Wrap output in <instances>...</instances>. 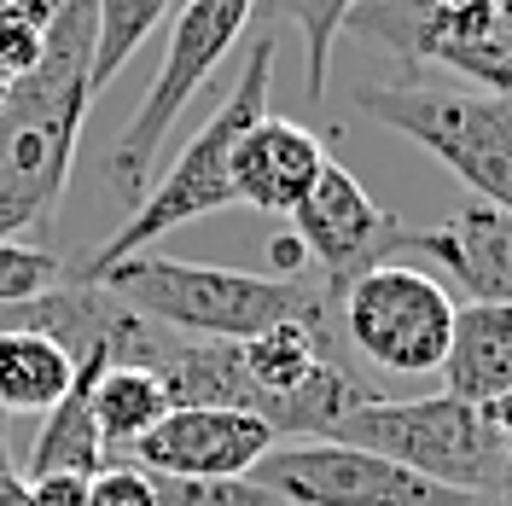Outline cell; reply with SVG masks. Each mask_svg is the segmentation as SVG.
<instances>
[{
    "label": "cell",
    "instance_id": "6da1fadb",
    "mask_svg": "<svg viewBox=\"0 0 512 506\" xmlns=\"http://www.w3.org/2000/svg\"><path fill=\"white\" fill-rule=\"evenodd\" d=\"M94 0H64L47 53L0 94V239L59 216L76 140L94 105Z\"/></svg>",
    "mask_w": 512,
    "mask_h": 506
},
{
    "label": "cell",
    "instance_id": "7a4b0ae2",
    "mask_svg": "<svg viewBox=\"0 0 512 506\" xmlns=\"http://www.w3.org/2000/svg\"><path fill=\"white\" fill-rule=\"evenodd\" d=\"M94 285H105L134 315L158 320L181 338H227V344H245V338L268 332V326H286V320L338 315L326 285L245 274V268H210V262H187V256H163V251L123 256L105 274H94Z\"/></svg>",
    "mask_w": 512,
    "mask_h": 506
},
{
    "label": "cell",
    "instance_id": "3957f363",
    "mask_svg": "<svg viewBox=\"0 0 512 506\" xmlns=\"http://www.w3.org/2000/svg\"><path fill=\"white\" fill-rule=\"evenodd\" d=\"M268 82H274V35L262 30L251 41V53H245V70H239L233 94H227L222 105L210 111V123L181 146V158L158 175V187L140 192L134 216L76 268L82 280L105 274L111 262H123V256H134V251H152L163 233H175V227L239 204V192H233V146H239V134L268 111Z\"/></svg>",
    "mask_w": 512,
    "mask_h": 506
},
{
    "label": "cell",
    "instance_id": "277c9868",
    "mask_svg": "<svg viewBox=\"0 0 512 506\" xmlns=\"http://www.w3.org/2000/svg\"><path fill=\"white\" fill-rule=\"evenodd\" d=\"M355 111L425 146L478 198L512 210V94L425 88L419 76H402V82L355 88Z\"/></svg>",
    "mask_w": 512,
    "mask_h": 506
},
{
    "label": "cell",
    "instance_id": "5b68a950",
    "mask_svg": "<svg viewBox=\"0 0 512 506\" xmlns=\"http://www.w3.org/2000/svg\"><path fill=\"white\" fill-rule=\"evenodd\" d=\"M338 443L373 448L384 460L408 466V472L466 489V495H495L507 489V448L495 443L483 408L460 402V396H408V402H361L355 413H344L332 425Z\"/></svg>",
    "mask_w": 512,
    "mask_h": 506
},
{
    "label": "cell",
    "instance_id": "8992f818",
    "mask_svg": "<svg viewBox=\"0 0 512 506\" xmlns=\"http://www.w3.org/2000/svg\"><path fill=\"white\" fill-rule=\"evenodd\" d=\"M251 18H256V0H181V12L169 24V41H163L158 76H152V88L140 99V111L123 123L117 146L105 152V181L123 192V198L140 204V192L152 181V163H158L175 117L216 76V64L233 53V41L245 35Z\"/></svg>",
    "mask_w": 512,
    "mask_h": 506
},
{
    "label": "cell",
    "instance_id": "52a82bcc",
    "mask_svg": "<svg viewBox=\"0 0 512 506\" xmlns=\"http://www.w3.org/2000/svg\"><path fill=\"white\" fill-rule=\"evenodd\" d=\"M454 309L460 303H448V291L431 274L379 262L338 297V332L379 373H443Z\"/></svg>",
    "mask_w": 512,
    "mask_h": 506
},
{
    "label": "cell",
    "instance_id": "ba28073f",
    "mask_svg": "<svg viewBox=\"0 0 512 506\" xmlns=\"http://www.w3.org/2000/svg\"><path fill=\"white\" fill-rule=\"evenodd\" d=\"M262 489L286 495L291 506H472L483 495L448 489L431 477L408 472L396 460H384L373 448L338 443V437H297V443H274L251 466Z\"/></svg>",
    "mask_w": 512,
    "mask_h": 506
},
{
    "label": "cell",
    "instance_id": "9c48e42d",
    "mask_svg": "<svg viewBox=\"0 0 512 506\" xmlns=\"http://www.w3.org/2000/svg\"><path fill=\"white\" fill-rule=\"evenodd\" d=\"M291 233L303 239V251L320 262L326 274V297L338 303L361 274H373L379 262H396V251L408 245V222L396 210H384L373 192L355 181L344 163L326 158L320 181L309 187V198L286 216Z\"/></svg>",
    "mask_w": 512,
    "mask_h": 506
},
{
    "label": "cell",
    "instance_id": "30bf717a",
    "mask_svg": "<svg viewBox=\"0 0 512 506\" xmlns=\"http://www.w3.org/2000/svg\"><path fill=\"white\" fill-rule=\"evenodd\" d=\"M280 443L262 413L245 408H169L140 437L128 443V466L152 477H245Z\"/></svg>",
    "mask_w": 512,
    "mask_h": 506
},
{
    "label": "cell",
    "instance_id": "8fae6325",
    "mask_svg": "<svg viewBox=\"0 0 512 506\" xmlns=\"http://www.w3.org/2000/svg\"><path fill=\"white\" fill-rule=\"evenodd\" d=\"M425 64L483 94H512V0H431L414 35V76Z\"/></svg>",
    "mask_w": 512,
    "mask_h": 506
},
{
    "label": "cell",
    "instance_id": "7c38bea8",
    "mask_svg": "<svg viewBox=\"0 0 512 506\" xmlns=\"http://www.w3.org/2000/svg\"><path fill=\"white\" fill-rule=\"evenodd\" d=\"M443 262L466 303H512V210L489 198H466L443 227H408V245Z\"/></svg>",
    "mask_w": 512,
    "mask_h": 506
},
{
    "label": "cell",
    "instance_id": "4fadbf2b",
    "mask_svg": "<svg viewBox=\"0 0 512 506\" xmlns=\"http://www.w3.org/2000/svg\"><path fill=\"white\" fill-rule=\"evenodd\" d=\"M320 169H326L320 134L286 123V117H268V111L233 146V192H239V204H251L262 216H291L320 181Z\"/></svg>",
    "mask_w": 512,
    "mask_h": 506
},
{
    "label": "cell",
    "instance_id": "5bb4252c",
    "mask_svg": "<svg viewBox=\"0 0 512 506\" xmlns=\"http://www.w3.org/2000/svg\"><path fill=\"white\" fill-rule=\"evenodd\" d=\"M448 396L489 408L512 396V303H460L443 355Z\"/></svg>",
    "mask_w": 512,
    "mask_h": 506
},
{
    "label": "cell",
    "instance_id": "9a60e30c",
    "mask_svg": "<svg viewBox=\"0 0 512 506\" xmlns=\"http://www.w3.org/2000/svg\"><path fill=\"white\" fill-rule=\"evenodd\" d=\"M111 367L105 349H88L76 361V379L59 396V408H47L41 419V437L30 448V472L24 477H53V472H76V477H94L105 466V437H99V419H94V379Z\"/></svg>",
    "mask_w": 512,
    "mask_h": 506
},
{
    "label": "cell",
    "instance_id": "2e32d148",
    "mask_svg": "<svg viewBox=\"0 0 512 506\" xmlns=\"http://www.w3.org/2000/svg\"><path fill=\"white\" fill-rule=\"evenodd\" d=\"M76 379V355L47 332H0V413H47Z\"/></svg>",
    "mask_w": 512,
    "mask_h": 506
},
{
    "label": "cell",
    "instance_id": "e0dca14e",
    "mask_svg": "<svg viewBox=\"0 0 512 506\" xmlns=\"http://www.w3.org/2000/svg\"><path fill=\"white\" fill-rule=\"evenodd\" d=\"M163 413H169V390L152 367H105L94 379V419L99 437H105V454L140 443Z\"/></svg>",
    "mask_w": 512,
    "mask_h": 506
},
{
    "label": "cell",
    "instance_id": "ac0fdd59",
    "mask_svg": "<svg viewBox=\"0 0 512 506\" xmlns=\"http://www.w3.org/2000/svg\"><path fill=\"white\" fill-rule=\"evenodd\" d=\"M169 6L181 0H94V70H88L94 99L117 82V70L140 53V41L169 18Z\"/></svg>",
    "mask_w": 512,
    "mask_h": 506
},
{
    "label": "cell",
    "instance_id": "d6986e66",
    "mask_svg": "<svg viewBox=\"0 0 512 506\" xmlns=\"http://www.w3.org/2000/svg\"><path fill=\"white\" fill-rule=\"evenodd\" d=\"M355 0H256V12L268 18H286L303 30V53H309V99L326 94V70H332V47L344 35Z\"/></svg>",
    "mask_w": 512,
    "mask_h": 506
},
{
    "label": "cell",
    "instance_id": "ffe728a7",
    "mask_svg": "<svg viewBox=\"0 0 512 506\" xmlns=\"http://www.w3.org/2000/svg\"><path fill=\"white\" fill-rule=\"evenodd\" d=\"M64 0H6L0 6V82H18L41 53L47 35L59 24Z\"/></svg>",
    "mask_w": 512,
    "mask_h": 506
},
{
    "label": "cell",
    "instance_id": "44dd1931",
    "mask_svg": "<svg viewBox=\"0 0 512 506\" xmlns=\"http://www.w3.org/2000/svg\"><path fill=\"white\" fill-rule=\"evenodd\" d=\"M152 495H158V506H291L286 495L262 489L251 472L245 477H152Z\"/></svg>",
    "mask_w": 512,
    "mask_h": 506
},
{
    "label": "cell",
    "instance_id": "7402d4cb",
    "mask_svg": "<svg viewBox=\"0 0 512 506\" xmlns=\"http://www.w3.org/2000/svg\"><path fill=\"white\" fill-rule=\"evenodd\" d=\"M53 285H64V262L47 245L0 239V303H30Z\"/></svg>",
    "mask_w": 512,
    "mask_h": 506
},
{
    "label": "cell",
    "instance_id": "603a6c76",
    "mask_svg": "<svg viewBox=\"0 0 512 506\" xmlns=\"http://www.w3.org/2000/svg\"><path fill=\"white\" fill-rule=\"evenodd\" d=\"M88 506H158V495H152V477L123 460L88 477Z\"/></svg>",
    "mask_w": 512,
    "mask_h": 506
},
{
    "label": "cell",
    "instance_id": "cb8c5ba5",
    "mask_svg": "<svg viewBox=\"0 0 512 506\" xmlns=\"http://www.w3.org/2000/svg\"><path fill=\"white\" fill-rule=\"evenodd\" d=\"M30 506H88V477L76 472L30 477Z\"/></svg>",
    "mask_w": 512,
    "mask_h": 506
},
{
    "label": "cell",
    "instance_id": "d4e9b609",
    "mask_svg": "<svg viewBox=\"0 0 512 506\" xmlns=\"http://www.w3.org/2000/svg\"><path fill=\"white\" fill-rule=\"evenodd\" d=\"M309 262V251H303V239L297 233H286V239H274V274L280 280H297V268Z\"/></svg>",
    "mask_w": 512,
    "mask_h": 506
},
{
    "label": "cell",
    "instance_id": "484cf974",
    "mask_svg": "<svg viewBox=\"0 0 512 506\" xmlns=\"http://www.w3.org/2000/svg\"><path fill=\"white\" fill-rule=\"evenodd\" d=\"M483 419H489V431H495V443L512 454V396H501V402H489L483 408Z\"/></svg>",
    "mask_w": 512,
    "mask_h": 506
},
{
    "label": "cell",
    "instance_id": "4316f807",
    "mask_svg": "<svg viewBox=\"0 0 512 506\" xmlns=\"http://www.w3.org/2000/svg\"><path fill=\"white\" fill-rule=\"evenodd\" d=\"M507 495H512V454H507Z\"/></svg>",
    "mask_w": 512,
    "mask_h": 506
},
{
    "label": "cell",
    "instance_id": "83f0119b",
    "mask_svg": "<svg viewBox=\"0 0 512 506\" xmlns=\"http://www.w3.org/2000/svg\"><path fill=\"white\" fill-rule=\"evenodd\" d=\"M472 506H495V495H483V501H472Z\"/></svg>",
    "mask_w": 512,
    "mask_h": 506
},
{
    "label": "cell",
    "instance_id": "f1b7e54d",
    "mask_svg": "<svg viewBox=\"0 0 512 506\" xmlns=\"http://www.w3.org/2000/svg\"><path fill=\"white\" fill-rule=\"evenodd\" d=\"M0 6H6V0H0Z\"/></svg>",
    "mask_w": 512,
    "mask_h": 506
}]
</instances>
